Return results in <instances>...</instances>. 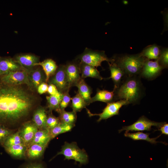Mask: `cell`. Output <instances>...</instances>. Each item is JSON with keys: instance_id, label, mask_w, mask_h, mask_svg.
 <instances>
[{"instance_id": "6da1fadb", "label": "cell", "mask_w": 168, "mask_h": 168, "mask_svg": "<svg viewBox=\"0 0 168 168\" xmlns=\"http://www.w3.org/2000/svg\"><path fill=\"white\" fill-rule=\"evenodd\" d=\"M20 86L0 84V122L15 123L31 110L34 97Z\"/></svg>"}, {"instance_id": "7a4b0ae2", "label": "cell", "mask_w": 168, "mask_h": 168, "mask_svg": "<svg viewBox=\"0 0 168 168\" xmlns=\"http://www.w3.org/2000/svg\"><path fill=\"white\" fill-rule=\"evenodd\" d=\"M114 101L124 100L129 104L138 103L142 95V86L139 76H125L119 85L114 86Z\"/></svg>"}, {"instance_id": "3957f363", "label": "cell", "mask_w": 168, "mask_h": 168, "mask_svg": "<svg viewBox=\"0 0 168 168\" xmlns=\"http://www.w3.org/2000/svg\"><path fill=\"white\" fill-rule=\"evenodd\" d=\"M112 58V63L116 64L123 71L125 76L128 77L139 75L147 59L140 53L132 55H117Z\"/></svg>"}, {"instance_id": "277c9868", "label": "cell", "mask_w": 168, "mask_h": 168, "mask_svg": "<svg viewBox=\"0 0 168 168\" xmlns=\"http://www.w3.org/2000/svg\"><path fill=\"white\" fill-rule=\"evenodd\" d=\"M63 155L65 159L73 160L81 164H86L88 161V156L86 152L79 148L76 143L74 142H65L56 155Z\"/></svg>"}, {"instance_id": "5b68a950", "label": "cell", "mask_w": 168, "mask_h": 168, "mask_svg": "<svg viewBox=\"0 0 168 168\" xmlns=\"http://www.w3.org/2000/svg\"><path fill=\"white\" fill-rule=\"evenodd\" d=\"M80 62L97 68L101 66V63L105 61L108 64L113 62L112 58H108L104 51L93 50L86 48L84 52L76 58Z\"/></svg>"}, {"instance_id": "8992f818", "label": "cell", "mask_w": 168, "mask_h": 168, "mask_svg": "<svg viewBox=\"0 0 168 168\" xmlns=\"http://www.w3.org/2000/svg\"><path fill=\"white\" fill-rule=\"evenodd\" d=\"M28 70L23 69L9 72L2 77V82L12 85L25 84L29 87L32 88L28 78Z\"/></svg>"}, {"instance_id": "52a82bcc", "label": "cell", "mask_w": 168, "mask_h": 168, "mask_svg": "<svg viewBox=\"0 0 168 168\" xmlns=\"http://www.w3.org/2000/svg\"><path fill=\"white\" fill-rule=\"evenodd\" d=\"M166 123V122H157L152 121L144 116L141 117L136 121L132 124L125 126L119 130V133L125 130L126 132L131 131H150L152 126H155L158 129Z\"/></svg>"}, {"instance_id": "ba28073f", "label": "cell", "mask_w": 168, "mask_h": 168, "mask_svg": "<svg viewBox=\"0 0 168 168\" xmlns=\"http://www.w3.org/2000/svg\"><path fill=\"white\" fill-rule=\"evenodd\" d=\"M48 82L50 84L55 85L59 92L63 93L69 91L68 79L66 72L65 65H60L58 68L55 74L49 79Z\"/></svg>"}, {"instance_id": "9c48e42d", "label": "cell", "mask_w": 168, "mask_h": 168, "mask_svg": "<svg viewBox=\"0 0 168 168\" xmlns=\"http://www.w3.org/2000/svg\"><path fill=\"white\" fill-rule=\"evenodd\" d=\"M129 104V103L128 101L124 100L107 103L106 106L103 110L102 112L98 114H92L86 108L89 116H99V117L97 121L100 122L102 120L106 119L114 115H119V110L121 107L123 105Z\"/></svg>"}, {"instance_id": "30bf717a", "label": "cell", "mask_w": 168, "mask_h": 168, "mask_svg": "<svg viewBox=\"0 0 168 168\" xmlns=\"http://www.w3.org/2000/svg\"><path fill=\"white\" fill-rule=\"evenodd\" d=\"M163 69L157 60L153 61L147 59L139 75L148 80H151L160 75Z\"/></svg>"}, {"instance_id": "8fae6325", "label": "cell", "mask_w": 168, "mask_h": 168, "mask_svg": "<svg viewBox=\"0 0 168 168\" xmlns=\"http://www.w3.org/2000/svg\"><path fill=\"white\" fill-rule=\"evenodd\" d=\"M65 65L70 87L76 86L81 78L79 61L76 59L68 62Z\"/></svg>"}, {"instance_id": "7c38bea8", "label": "cell", "mask_w": 168, "mask_h": 168, "mask_svg": "<svg viewBox=\"0 0 168 168\" xmlns=\"http://www.w3.org/2000/svg\"><path fill=\"white\" fill-rule=\"evenodd\" d=\"M38 130V128L32 122H28L25 123L18 131L24 144L27 147Z\"/></svg>"}, {"instance_id": "4fadbf2b", "label": "cell", "mask_w": 168, "mask_h": 168, "mask_svg": "<svg viewBox=\"0 0 168 168\" xmlns=\"http://www.w3.org/2000/svg\"><path fill=\"white\" fill-rule=\"evenodd\" d=\"M14 59L23 69L29 70L40 62L38 56L30 54L17 55Z\"/></svg>"}, {"instance_id": "5bb4252c", "label": "cell", "mask_w": 168, "mask_h": 168, "mask_svg": "<svg viewBox=\"0 0 168 168\" xmlns=\"http://www.w3.org/2000/svg\"><path fill=\"white\" fill-rule=\"evenodd\" d=\"M44 73L40 68L28 70V78L31 88L37 89L40 84L45 82L46 76Z\"/></svg>"}, {"instance_id": "9a60e30c", "label": "cell", "mask_w": 168, "mask_h": 168, "mask_svg": "<svg viewBox=\"0 0 168 168\" xmlns=\"http://www.w3.org/2000/svg\"><path fill=\"white\" fill-rule=\"evenodd\" d=\"M45 109L40 107L35 111L32 119V122L38 129L46 128V121L47 117Z\"/></svg>"}, {"instance_id": "2e32d148", "label": "cell", "mask_w": 168, "mask_h": 168, "mask_svg": "<svg viewBox=\"0 0 168 168\" xmlns=\"http://www.w3.org/2000/svg\"><path fill=\"white\" fill-rule=\"evenodd\" d=\"M23 69L14 59L0 57V70L5 73Z\"/></svg>"}, {"instance_id": "e0dca14e", "label": "cell", "mask_w": 168, "mask_h": 168, "mask_svg": "<svg viewBox=\"0 0 168 168\" xmlns=\"http://www.w3.org/2000/svg\"><path fill=\"white\" fill-rule=\"evenodd\" d=\"M79 67L81 78L84 79L86 77H91L100 80L103 79L99 72L96 67L80 61Z\"/></svg>"}, {"instance_id": "ac0fdd59", "label": "cell", "mask_w": 168, "mask_h": 168, "mask_svg": "<svg viewBox=\"0 0 168 168\" xmlns=\"http://www.w3.org/2000/svg\"><path fill=\"white\" fill-rule=\"evenodd\" d=\"M76 86L77 87L78 92L84 100L87 105L92 103L91 97L92 93V89L86 83L84 79L81 78Z\"/></svg>"}, {"instance_id": "d6986e66", "label": "cell", "mask_w": 168, "mask_h": 168, "mask_svg": "<svg viewBox=\"0 0 168 168\" xmlns=\"http://www.w3.org/2000/svg\"><path fill=\"white\" fill-rule=\"evenodd\" d=\"M42 67L46 76L45 82H48L50 78L55 73L58 68L56 62L51 59H47L37 64Z\"/></svg>"}, {"instance_id": "ffe728a7", "label": "cell", "mask_w": 168, "mask_h": 168, "mask_svg": "<svg viewBox=\"0 0 168 168\" xmlns=\"http://www.w3.org/2000/svg\"><path fill=\"white\" fill-rule=\"evenodd\" d=\"M51 140L48 129L45 128L38 129L35 133L29 145L33 144H36L47 146Z\"/></svg>"}, {"instance_id": "44dd1931", "label": "cell", "mask_w": 168, "mask_h": 168, "mask_svg": "<svg viewBox=\"0 0 168 168\" xmlns=\"http://www.w3.org/2000/svg\"><path fill=\"white\" fill-rule=\"evenodd\" d=\"M115 87L112 91L100 90L98 88L96 95L91 98L92 103L96 101H100L109 103L114 102V98Z\"/></svg>"}, {"instance_id": "7402d4cb", "label": "cell", "mask_w": 168, "mask_h": 168, "mask_svg": "<svg viewBox=\"0 0 168 168\" xmlns=\"http://www.w3.org/2000/svg\"><path fill=\"white\" fill-rule=\"evenodd\" d=\"M161 49L159 46L154 44L147 46L140 54L142 56L147 59L156 60L160 55Z\"/></svg>"}, {"instance_id": "603a6c76", "label": "cell", "mask_w": 168, "mask_h": 168, "mask_svg": "<svg viewBox=\"0 0 168 168\" xmlns=\"http://www.w3.org/2000/svg\"><path fill=\"white\" fill-rule=\"evenodd\" d=\"M111 75L109 79L111 78L114 83V86L117 87L120 84L122 78L124 75L123 71L116 64L112 63L109 64Z\"/></svg>"}, {"instance_id": "cb8c5ba5", "label": "cell", "mask_w": 168, "mask_h": 168, "mask_svg": "<svg viewBox=\"0 0 168 168\" xmlns=\"http://www.w3.org/2000/svg\"><path fill=\"white\" fill-rule=\"evenodd\" d=\"M47 146L36 144L30 145L27 147L26 154L30 159H36L41 157L43 155Z\"/></svg>"}, {"instance_id": "d4e9b609", "label": "cell", "mask_w": 168, "mask_h": 168, "mask_svg": "<svg viewBox=\"0 0 168 168\" xmlns=\"http://www.w3.org/2000/svg\"><path fill=\"white\" fill-rule=\"evenodd\" d=\"M149 133H145L140 132L134 133L125 132L124 135L125 137H128L133 140H145L152 144H156L159 142L156 141V140L161 135L156 138H151L149 137Z\"/></svg>"}, {"instance_id": "484cf974", "label": "cell", "mask_w": 168, "mask_h": 168, "mask_svg": "<svg viewBox=\"0 0 168 168\" xmlns=\"http://www.w3.org/2000/svg\"><path fill=\"white\" fill-rule=\"evenodd\" d=\"M6 151L12 156L19 158L25 156L27 147L24 144L13 145L4 147Z\"/></svg>"}, {"instance_id": "4316f807", "label": "cell", "mask_w": 168, "mask_h": 168, "mask_svg": "<svg viewBox=\"0 0 168 168\" xmlns=\"http://www.w3.org/2000/svg\"><path fill=\"white\" fill-rule=\"evenodd\" d=\"M62 94L59 93L55 95H50L46 96L47 101V107L50 113L54 110L58 112L60 110L59 105L62 98Z\"/></svg>"}, {"instance_id": "83f0119b", "label": "cell", "mask_w": 168, "mask_h": 168, "mask_svg": "<svg viewBox=\"0 0 168 168\" xmlns=\"http://www.w3.org/2000/svg\"><path fill=\"white\" fill-rule=\"evenodd\" d=\"M75 125L60 123L53 128L49 130L51 139L61 134L71 131Z\"/></svg>"}, {"instance_id": "f1b7e54d", "label": "cell", "mask_w": 168, "mask_h": 168, "mask_svg": "<svg viewBox=\"0 0 168 168\" xmlns=\"http://www.w3.org/2000/svg\"><path fill=\"white\" fill-rule=\"evenodd\" d=\"M58 113L60 123L75 124L77 119V113L73 111L68 112L65 110H60Z\"/></svg>"}, {"instance_id": "f546056e", "label": "cell", "mask_w": 168, "mask_h": 168, "mask_svg": "<svg viewBox=\"0 0 168 168\" xmlns=\"http://www.w3.org/2000/svg\"><path fill=\"white\" fill-rule=\"evenodd\" d=\"M71 107L72 111L77 113L81 111L87 105L84 100L77 91L76 95L71 98Z\"/></svg>"}, {"instance_id": "4dcf8cb0", "label": "cell", "mask_w": 168, "mask_h": 168, "mask_svg": "<svg viewBox=\"0 0 168 168\" xmlns=\"http://www.w3.org/2000/svg\"><path fill=\"white\" fill-rule=\"evenodd\" d=\"M21 144H24L23 140L19 134L18 131L10 135L3 143L4 147Z\"/></svg>"}, {"instance_id": "1f68e13d", "label": "cell", "mask_w": 168, "mask_h": 168, "mask_svg": "<svg viewBox=\"0 0 168 168\" xmlns=\"http://www.w3.org/2000/svg\"><path fill=\"white\" fill-rule=\"evenodd\" d=\"M158 62L163 69L168 67V49L167 48H161Z\"/></svg>"}, {"instance_id": "d6a6232c", "label": "cell", "mask_w": 168, "mask_h": 168, "mask_svg": "<svg viewBox=\"0 0 168 168\" xmlns=\"http://www.w3.org/2000/svg\"><path fill=\"white\" fill-rule=\"evenodd\" d=\"M60 123L59 118L53 115L52 112H50L47 116L46 121V128L50 130L56 127Z\"/></svg>"}, {"instance_id": "836d02e7", "label": "cell", "mask_w": 168, "mask_h": 168, "mask_svg": "<svg viewBox=\"0 0 168 168\" xmlns=\"http://www.w3.org/2000/svg\"><path fill=\"white\" fill-rule=\"evenodd\" d=\"M69 91L62 94V98L59 105L60 110H63L69 104L71 98L69 94Z\"/></svg>"}, {"instance_id": "e575fe53", "label": "cell", "mask_w": 168, "mask_h": 168, "mask_svg": "<svg viewBox=\"0 0 168 168\" xmlns=\"http://www.w3.org/2000/svg\"><path fill=\"white\" fill-rule=\"evenodd\" d=\"M12 131L3 126H0V143H3L6 139L11 134Z\"/></svg>"}, {"instance_id": "d590c367", "label": "cell", "mask_w": 168, "mask_h": 168, "mask_svg": "<svg viewBox=\"0 0 168 168\" xmlns=\"http://www.w3.org/2000/svg\"><path fill=\"white\" fill-rule=\"evenodd\" d=\"M49 85L45 82L41 83L37 88L38 92L40 94H42L47 92Z\"/></svg>"}, {"instance_id": "8d00e7d4", "label": "cell", "mask_w": 168, "mask_h": 168, "mask_svg": "<svg viewBox=\"0 0 168 168\" xmlns=\"http://www.w3.org/2000/svg\"><path fill=\"white\" fill-rule=\"evenodd\" d=\"M47 92L50 95H55L59 93L56 86L53 84L49 85Z\"/></svg>"}, {"instance_id": "74e56055", "label": "cell", "mask_w": 168, "mask_h": 168, "mask_svg": "<svg viewBox=\"0 0 168 168\" xmlns=\"http://www.w3.org/2000/svg\"><path fill=\"white\" fill-rule=\"evenodd\" d=\"M158 130L160 131L161 134H164L166 135H168V124L166 123L162 125Z\"/></svg>"}, {"instance_id": "f35d334b", "label": "cell", "mask_w": 168, "mask_h": 168, "mask_svg": "<svg viewBox=\"0 0 168 168\" xmlns=\"http://www.w3.org/2000/svg\"><path fill=\"white\" fill-rule=\"evenodd\" d=\"M25 168H44V167L42 164L35 163L29 165Z\"/></svg>"}, {"instance_id": "ab89813d", "label": "cell", "mask_w": 168, "mask_h": 168, "mask_svg": "<svg viewBox=\"0 0 168 168\" xmlns=\"http://www.w3.org/2000/svg\"><path fill=\"white\" fill-rule=\"evenodd\" d=\"M6 73H5L4 72H1L0 70V76H1V75H4L5 74H6Z\"/></svg>"}]
</instances>
